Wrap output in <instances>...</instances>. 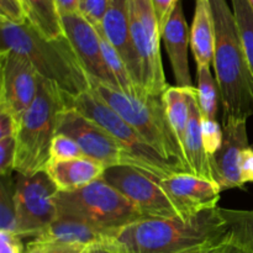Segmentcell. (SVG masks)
Masks as SVG:
<instances>
[{
    "mask_svg": "<svg viewBox=\"0 0 253 253\" xmlns=\"http://www.w3.org/2000/svg\"><path fill=\"white\" fill-rule=\"evenodd\" d=\"M95 29L99 34V39H100L101 51H103V56H104V59H105V63L106 66H108L110 73L113 74V77L115 78L116 83H118L119 85V89H120L123 93L128 94V95H133V96H141L147 94L138 90L137 86L135 85L125 61H124L123 57L120 56V53L116 51L115 47L111 44V42L106 39L103 30H101V26H95Z\"/></svg>",
    "mask_w": 253,
    "mask_h": 253,
    "instance_id": "obj_25",
    "label": "cell"
},
{
    "mask_svg": "<svg viewBox=\"0 0 253 253\" xmlns=\"http://www.w3.org/2000/svg\"><path fill=\"white\" fill-rule=\"evenodd\" d=\"M88 79L90 93L130 124L165 160L190 173L184 153L170 128L162 96L128 95L95 79Z\"/></svg>",
    "mask_w": 253,
    "mask_h": 253,
    "instance_id": "obj_4",
    "label": "cell"
},
{
    "mask_svg": "<svg viewBox=\"0 0 253 253\" xmlns=\"http://www.w3.org/2000/svg\"><path fill=\"white\" fill-rule=\"evenodd\" d=\"M197 101L202 119L216 120L219 101H221L216 79L212 77L210 67H197Z\"/></svg>",
    "mask_w": 253,
    "mask_h": 253,
    "instance_id": "obj_26",
    "label": "cell"
},
{
    "mask_svg": "<svg viewBox=\"0 0 253 253\" xmlns=\"http://www.w3.org/2000/svg\"><path fill=\"white\" fill-rule=\"evenodd\" d=\"M101 30L125 61L131 78L138 90L146 93L141 86L138 58L131 39L127 0H110L108 11L101 22Z\"/></svg>",
    "mask_w": 253,
    "mask_h": 253,
    "instance_id": "obj_16",
    "label": "cell"
},
{
    "mask_svg": "<svg viewBox=\"0 0 253 253\" xmlns=\"http://www.w3.org/2000/svg\"><path fill=\"white\" fill-rule=\"evenodd\" d=\"M0 253H25L21 239L12 232L0 231Z\"/></svg>",
    "mask_w": 253,
    "mask_h": 253,
    "instance_id": "obj_36",
    "label": "cell"
},
{
    "mask_svg": "<svg viewBox=\"0 0 253 253\" xmlns=\"http://www.w3.org/2000/svg\"><path fill=\"white\" fill-rule=\"evenodd\" d=\"M241 177L245 184L249 182H253V148L251 147L246 148L242 152Z\"/></svg>",
    "mask_w": 253,
    "mask_h": 253,
    "instance_id": "obj_38",
    "label": "cell"
},
{
    "mask_svg": "<svg viewBox=\"0 0 253 253\" xmlns=\"http://www.w3.org/2000/svg\"><path fill=\"white\" fill-rule=\"evenodd\" d=\"M232 249V236L230 230L225 231L224 234L209 240L202 245L188 249L179 253H230Z\"/></svg>",
    "mask_w": 253,
    "mask_h": 253,
    "instance_id": "obj_31",
    "label": "cell"
},
{
    "mask_svg": "<svg viewBox=\"0 0 253 253\" xmlns=\"http://www.w3.org/2000/svg\"><path fill=\"white\" fill-rule=\"evenodd\" d=\"M66 95L56 84L40 77L36 99L17 128L14 167L17 174L34 175L48 163L59 115L67 109Z\"/></svg>",
    "mask_w": 253,
    "mask_h": 253,
    "instance_id": "obj_5",
    "label": "cell"
},
{
    "mask_svg": "<svg viewBox=\"0 0 253 253\" xmlns=\"http://www.w3.org/2000/svg\"><path fill=\"white\" fill-rule=\"evenodd\" d=\"M202 135L205 151L211 158L221 148L224 141V130L216 120L202 119Z\"/></svg>",
    "mask_w": 253,
    "mask_h": 253,
    "instance_id": "obj_30",
    "label": "cell"
},
{
    "mask_svg": "<svg viewBox=\"0 0 253 253\" xmlns=\"http://www.w3.org/2000/svg\"><path fill=\"white\" fill-rule=\"evenodd\" d=\"M106 168L89 158L68 161H48L44 172L56 184L59 192L82 189L104 177Z\"/></svg>",
    "mask_w": 253,
    "mask_h": 253,
    "instance_id": "obj_18",
    "label": "cell"
},
{
    "mask_svg": "<svg viewBox=\"0 0 253 253\" xmlns=\"http://www.w3.org/2000/svg\"><path fill=\"white\" fill-rule=\"evenodd\" d=\"M25 253H46V246L35 240H31L25 246Z\"/></svg>",
    "mask_w": 253,
    "mask_h": 253,
    "instance_id": "obj_42",
    "label": "cell"
},
{
    "mask_svg": "<svg viewBox=\"0 0 253 253\" xmlns=\"http://www.w3.org/2000/svg\"><path fill=\"white\" fill-rule=\"evenodd\" d=\"M76 158H85L78 143L69 136L57 133L52 142L51 151H49V160L68 161L76 160Z\"/></svg>",
    "mask_w": 253,
    "mask_h": 253,
    "instance_id": "obj_29",
    "label": "cell"
},
{
    "mask_svg": "<svg viewBox=\"0 0 253 253\" xmlns=\"http://www.w3.org/2000/svg\"><path fill=\"white\" fill-rule=\"evenodd\" d=\"M215 29L214 64L222 121L253 116V74L245 54L234 11L226 0H209Z\"/></svg>",
    "mask_w": 253,
    "mask_h": 253,
    "instance_id": "obj_1",
    "label": "cell"
},
{
    "mask_svg": "<svg viewBox=\"0 0 253 253\" xmlns=\"http://www.w3.org/2000/svg\"><path fill=\"white\" fill-rule=\"evenodd\" d=\"M56 4L61 15L79 14L81 12V0H56Z\"/></svg>",
    "mask_w": 253,
    "mask_h": 253,
    "instance_id": "obj_40",
    "label": "cell"
},
{
    "mask_svg": "<svg viewBox=\"0 0 253 253\" xmlns=\"http://www.w3.org/2000/svg\"><path fill=\"white\" fill-rule=\"evenodd\" d=\"M110 0H81V14L93 26H101Z\"/></svg>",
    "mask_w": 253,
    "mask_h": 253,
    "instance_id": "obj_32",
    "label": "cell"
},
{
    "mask_svg": "<svg viewBox=\"0 0 253 253\" xmlns=\"http://www.w3.org/2000/svg\"><path fill=\"white\" fill-rule=\"evenodd\" d=\"M27 21L46 39L66 36L56 0H21Z\"/></svg>",
    "mask_w": 253,
    "mask_h": 253,
    "instance_id": "obj_22",
    "label": "cell"
},
{
    "mask_svg": "<svg viewBox=\"0 0 253 253\" xmlns=\"http://www.w3.org/2000/svg\"><path fill=\"white\" fill-rule=\"evenodd\" d=\"M88 253H125L120 247L113 241L103 242V244H96L89 247Z\"/></svg>",
    "mask_w": 253,
    "mask_h": 253,
    "instance_id": "obj_41",
    "label": "cell"
},
{
    "mask_svg": "<svg viewBox=\"0 0 253 253\" xmlns=\"http://www.w3.org/2000/svg\"><path fill=\"white\" fill-rule=\"evenodd\" d=\"M249 1H250V5H251L252 9H253V0H249Z\"/></svg>",
    "mask_w": 253,
    "mask_h": 253,
    "instance_id": "obj_43",
    "label": "cell"
},
{
    "mask_svg": "<svg viewBox=\"0 0 253 253\" xmlns=\"http://www.w3.org/2000/svg\"><path fill=\"white\" fill-rule=\"evenodd\" d=\"M16 157V137H6L0 140V175H11Z\"/></svg>",
    "mask_w": 253,
    "mask_h": 253,
    "instance_id": "obj_33",
    "label": "cell"
},
{
    "mask_svg": "<svg viewBox=\"0 0 253 253\" xmlns=\"http://www.w3.org/2000/svg\"><path fill=\"white\" fill-rule=\"evenodd\" d=\"M88 251H89V249H88V250H86V251H85V252H84V253H88Z\"/></svg>",
    "mask_w": 253,
    "mask_h": 253,
    "instance_id": "obj_44",
    "label": "cell"
},
{
    "mask_svg": "<svg viewBox=\"0 0 253 253\" xmlns=\"http://www.w3.org/2000/svg\"><path fill=\"white\" fill-rule=\"evenodd\" d=\"M162 40L169 57L170 66L174 74L175 83L179 88H194L190 76L188 47L190 46V29L188 27L179 1L162 32Z\"/></svg>",
    "mask_w": 253,
    "mask_h": 253,
    "instance_id": "obj_17",
    "label": "cell"
},
{
    "mask_svg": "<svg viewBox=\"0 0 253 253\" xmlns=\"http://www.w3.org/2000/svg\"><path fill=\"white\" fill-rule=\"evenodd\" d=\"M66 101L67 108H74L110 133L140 163L143 172L160 179L187 173L165 160L130 124L89 90L74 98L66 95Z\"/></svg>",
    "mask_w": 253,
    "mask_h": 253,
    "instance_id": "obj_7",
    "label": "cell"
},
{
    "mask_svg": "<svg viewBox=\"0 0 253 253\" xmlns=\"http://www.w3.org/2000/svg\"><path fill=\"white\" fill-rule=\"evenodd\" d=\"M130 32L140 66V82L150 95L162 96L168 88L161 57V36L151 0H127Z\"/></svg>",
    "mask_w": 253,
    "mask_h": 253,
    "instance_id": "obj_8",
    "label": "cell"
},
{
    "mask_svg": "<svg viewBox=\"0 0 253 253\" xmlns=\"http://www.w3.org/2000/svg\"><path fill=\"white\" fill-rule=\"evenodd\" d=\"M179 1L180 0H151L161 36H162L163 30H165L167 22L169 21L170 16H172L173 11H174L175 6Z\"/></svg>",
    "mask_w": 253,
    "mask_h": 253,
    "instance_id": "obj_35",
    "label": "cell"
},
{
    "mask_svg": "<svg viewBox=\"0 0 253 253\" xmlns=\"http://www.w3.org/2000/svg\"><path fill=\"white\" fill-rule=\"evenodd\" d=\"M224 141L222 146L211 157L212 172L220 189L242 188L241 177L242 152L249 148L247 120L230 118L222 121Z\"/></svg>",
    "mask_w": 253,
    "mask_h": 253,
    "instance_id": "obj_14",
    "label": "cell"
},
{
    "mask_svg": "<svg viewBox=\"0 0 253 253\" xmlns=\"http://www.w3.org/2000/svg\"><path fill=\"white\" fill-rule=\"evenodd\" d=\"M232 236L230 253H253V210L222 209Z\"/></svg>",
    "mask_w": 253,
    "mask_h": 253,
    "instance_id": "obj_24",
    "label": "cell"
},
{
    "mask_svg": "<svg viewBox=\"0 0 253 253\" xmlns=\"http://www.w3.org/2000/svg\"><path fill=\"white\" fill-rule=\"evenodd\" d=\"M1 51L21 54L42 79L56 84L71 98L89 90L88 74L66 36L49 40L29 21L14 24L0 17Z\"/></svg>",
    "mask_w": 253,
    "mask_h": 253,
    "instance_id": "obj_2",
    "label": "cell"
},
{
    "mask_svg": "<svg viewBox=\"0 0 253 253\" xmlns=\"http://www.w3.org/2000/svg\"><path fill=\"white\" fill-rule=\"evenodd\" d=\"M0 64V111L9 114L20 125L22 116L36 99L40 76L25 57L12 51H1Z\"/></svg>",
    "mask_w": 253,
    "mask_h": 253,
    "instance_id": "obj_12",
    "label": "cell"
},
{
    "mask_svg": "<svg viewBox=\"0 0 253 253\" xmlns=\"http://www.w3.org/2000/svg\"><path fill=\"white\" fill-rule=\"evenodd\" d=\"M189 89L169 85L162 95L170 128L177 137L183 153L189 121Z\"/></svg>",
    "mask_w": 253,
    "mask_h": 253,
    "instance_id": "obj_23",
    "label": "cell"
},
{
    "mask_svg": "<svg viewBox=\"0 0 253 253\" xmlns=\"http://www.w3.org/2000/svg\"><path fill=\"white\" fill-rule=\"evenodd\" d=\"M220 208L182 219H145L114 235V244L125 253H179L227 231Z\"/></svg>",
    "mask_w": 253,
    "mask_h": 253,
    "instance_id": "obj_3",
    "label": "cell"
},
{
    "mask_svg": "<svg viewBox=\"0 0 253 253\" xmlns=\"http://www.w3.org/2000/svg\"><path fill=\"white\" fill-rule=\"evenodd\" d=\"M0 17L14 24L27 22L21 0H0Z\"/></svg>",
    "mask_w": 253,
    "mask_h": 253,
    "instance_id": "obj_34",
    "label": "cell"
},
{
    "mask_svg": "<svg viewBox=\"0 0 253 253\" xmlns=\"http://www.w3.org/2000/svg\"><path fill=\"white\" fill-rule=\"evenodd\" d=\"M16 180L11 175L1 177L0 182V231L16 234V204H15Z\"/></svg>",
    "mask_w": 253,
    "mask_h": 253,
    "instance_id": "obj_28",
    "label": "cell"
},
{
    "mask_svg": "<svg viewBox=\"0 0 253 253\" xmlns=\"http://www.w3.org/2000/svg\"><path fill=\"white\" fill-rule=\"evenodd\" d=\"M103 179L131 200L143 219H185L155 175L137 168L116 166L106 168Z\"/></svg>",
    "mask_w": 253,
    "mask_h": 253,
    "instance_id": "obj_10",
    "label": "cell"
},
{
    "mask_svg": "<svg viewBox=\"0 0 253 253\" xmlns=\"http://www.w3.org/2000/svg\"><path fill=\"white\" fill-rule=\"evenodd\" d=\"M58 192L44 170L34 175H17L15 204L20 239H36L56 221Z\"/></svg>",
    "mask_w": 253,
    "mask_h": 253,
    "instance_id": "obj_9",
    "label": "cell"
},
{
    "mask_svg": "<svg viewBox=\"0 0 253 253\" xmlns=\"http://www.w3.org/2000/svg\"><path fill=\"white\" fill-rule=\"evenodd\" d=\"M240 40L253 74V9L249 0H231Z\"/></svg>",
    "mask_w": 253,
    "mask_h": 253,
    "instance_id": "obj_27",
    "label": "cell"
},
{
    "mask_svg": "<svg viewBox=\"0 0 253 253\" xmlns=\"http://www.w3.org/2000/svg\"><path fill=\"white\" fill-rule=\"evenodd\" d=\"M56 205L58 217L90 225L110 240L127 225L145 220L136 205L103 178L74 192H58Z\"/></svg>",
    "mask_w": 253,
    "mask_h": 253,
    "instance_id": "obj_6",
    "label": "cell"
},
{
    "mask_svg": "<svg viewBox=\"0 0 253 253\" xmlns=\"http://www.w3.org/2000/svg\"><path fill=\"white\" fill-rule=\"evenodd\" d=\"M41 244V242H40ZM46 253H84L90 246L78 244H43Z\"/></svg>",
    "mask_w": 253,
    "mask_h": 253,
    "instance_id": "obj_39",
    "label": "cell"
},
{
    "mask_svg": "<svg viewBox=\"0 0 253 253\" xmlns=\"http://www.w3.org/2000/svg\"><path fill=\"white\" fill-rule=\"evenodd\" d=\"M61 19L64 35L81 59L82 66L89 78L119 89L118 83L104 59L100 39L95 26H93L81 12L61 15Z\"/></svg>",
    "mask_w": 253,
    "mask_h": 253,
    "instance_id": "obj_13",
    "label": "cell"
},
{
    "mask_svg": "<svg viewBox=\"0 0 253 253\" xmlns=\"http://www.w3.org/2000/svg\"><path fill=\"white\" fill-rule=\"evenodd\" d=\"M184 156L192 174L216 182L211 158L205 151L202 135V114L197 101V88L189 89V121L185 135Z\"/></svg>",
    "mask_w": 253,
    "mask_h": 253,
    "instance_id": "obj_19",
    "label": "cell"
},
{
    "mask_svg": "<svg viewBox=\"0 0 253 253\" xmlns=\"http://www.w3.org/2000/svg\"><path fill=\"white\" fill-rule=\"evenodd\" d=\"M215 29L209 0H197L190 27V48L197 67H210L214 59Z\"/></svg>",
    "mask_w": 253,
    "mask_h": 253,
    "instance_id": "obj_20",
    "label": "cell"
},
{
    "mask_svg": "<svg viewBox=\"0 0 253 253\" xmlns=\"http://www.w3.org/2000/svg\"><path fill=\"white\" fill-rule=\"evenodd\" d=\"M57 133L73 138L85 158L100 163L105 168L127 166L143 170L140 163L131 157L110 133L74 108H67L62 111Z\"/></svg>",
    "mask_w": 253,
    "mask_h": 253,
    "instance_id": "obj_11",
    "label": "cell"
},
{
    "mask_svg": "<svg viewBox=\"0 0 253 253\" xmlns=\"http://www.w3.org/2000/svg\"><path fill=\"white\" fill-rule=\"evenodd\" d=\"M17 128L19 125L14 118L7 113L0 111V140L6 137H16Z\"/></svg>",
    "mask_w": 253,
    "mask_h": 253,
    "instance_id": "obj_37",
    "label": "cell"
},
{
    "mask_svg": "<svg viewBox=\"0 0 253 253\" xmlns=\"http://www.w3.org/2000/svg\"><path fill=\"white\" fill-rule=\"evenodd\" d=\"M34 240L41 244H78L93 246L110 241V237L104 231L84 222L57 217L56 221L43 234Z\"/></svg>",
    "mask_w": 253,
    "mask_h": 253,
    "instance_id": "obj_21",
    "label": "cell"
},
{
    "mask_svg": "<svg viewBox=\"0 0 253 253\" xmlns=\"http://www.w3.org/2000/svg\"><path fill=\"white\" fill-rule=\"evenodd\" d=\"M161 184L185 219L219 208L221 189L216 182L192 173H178L161 179Z\"/></svg>",
    "mask_w": 253,
    "mask_h": 253,
    "instance_id": "obj_15",
    "label": "cell"
}]
</instances>
